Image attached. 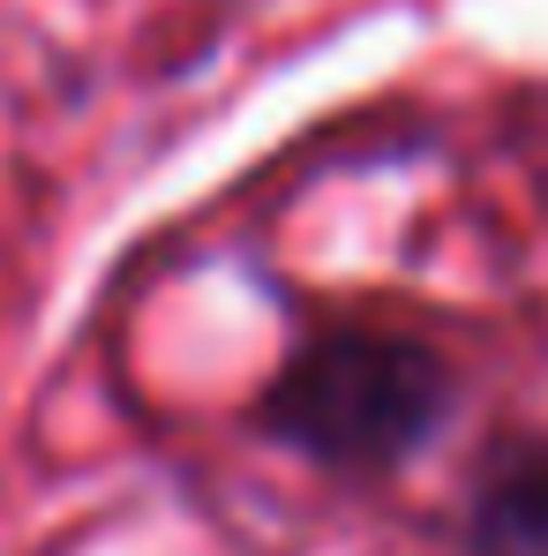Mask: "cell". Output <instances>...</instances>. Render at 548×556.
<instances>
[{
	"label": "cell",
	"mask_w": 548,
	"mask_h": 556,
	"mask_svg": "<svg viewBox=\"0 0 548 556\" xmlns=\"http://www.w3.org/2000/svg\"><path fill=\"white\" fill-rule=\"evenodd\" d=\"M451 414V354L406 324H368V316H339L293 339L278 369L264 376V391L248 399V429L264 444L293 452L301 466L346 489L398 481L444 437Z\"/></svg>",
	"instance_id": "1"
},
{
	"label": "cell",
	"mask_w": 548,
	"mask_h": 556,
	"mask_svg": "<svg viewBox=\"0 0 548 556\" xmlns=\"http://www.w3.org/2000/svg\"><path fill=\"white\" fill-rule=\"evenodd\" d=\"M458 534L466 556H548V429H504L481 444Z\"/></svg>",
	"instance_id": "2"
}]
</instances>
